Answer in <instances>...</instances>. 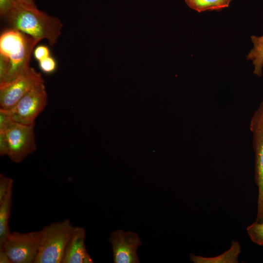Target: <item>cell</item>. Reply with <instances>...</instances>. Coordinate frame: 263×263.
<instances>
[{
	"mask_svg": "<svg viewBox=\"0 0 263 263\" xmlns=\"http://www.w3.org/2000/svg\"><path fill=\"white\" fill-rule=\"evenodd\" d=\"M38 40L10 28L0 36V86L16 78L30 67V61Z\"/></svg>",
	"mask_w": 263,
	"mask_h": 263,
	"instance_id": "1",
	"label": "cell"
},
{
	"mask_svg": "<svg viewBox=\"0 0 263 263\" xmlns=\"http://www.w3.org/2000/svg\"><path fill=\"white\" fill-rule=\"evenodd\" d=\"M4 18L12 28L38 42L46 39L51 46L56 43L63 28L58 18L39 10L37 6L19 2H15Z\"/></svg>",
	"mask_w": 263,
	"mask_h": 263,
	"instance_id": "2",
	"label": "cell"
},
{
	"mask_svg": "<svg viewBox=\"0 0 263 263\" xmlns=\"http://www.w3.org/2000/svg\"><path fill=\"white\" fill-rule=\"evenodd\" d=\"M74 227L67 219L44 226L34 263H61Z\"/></svg>",
	"mask_w": 263,
	"mask_h": 263,
	"instance_id": "3",
	"label": "cell"
},
{
	"mask_svg": "<svg viewBox=\"0 0 263 263\" xmlns=\"http://www.w3.org/2000/svg\"><path fill=\"white\" fill-rule=\"evenodd\" d=\"M43 230L21 233L11 232L0 250L11 263H34L38 254Z\"/></svg>",
	"mask_w": 263,
	"mask_h": 263,
	"instance_id": "4",
	"label": "cell"
},
{
	"mask_svg": "<svg viewBox=\"0 0 263 263\" xmlns=\"http://www.w3.org/2000/svg\"><path fill=\"white\" fill-rule=\"evenodd\" d=\"M34 125L12 121L4 130H2L5 132L7 141V156L12 162L21 163L36 150Z\"/></svg>",
	"mask_w": 263,
	"mask_h": 263,
	"instance_id": "5",
	"label": "cell"
},
{
	"mask_svg": "<svg viewBox=\"0 0 263 263\" xmlns=\"http://www.w3.org/2000/svg\"><path fill=\"white\" fill-rule=\"evenodd\" d=\"M43 82L40 74L30 67L10 82L0 86V109L11 110L22 97Z\"/></svg>",
	"mask_w": 263,
	"mask_h": 263,
	"instance_id": "6",
	"label": "cell"
},
{
	"mask_svg": "<svg viewBox=\"0 0 263 263\" xmlns=\"http://www.w3.org/2000/svg\"><path fill=\"white\" fill-rule=\"evenodd\" d=\"M47 99L43 82L33 89L8 111L13 121L27 125H35L36 119L47 105Z\"/></svg>",
	"mask_w": 263,
	"mask_h": 263,
	"instance_id": "7",
	"label": "cell"
},
{
	"mask_svg": "<svg viewBox=\"0 0 263 263\" xmlns=\"http://www.w3.org/2000/svg\"><path fill=\"white\" fill-rule=\"evenodd\" d=\"M250 129L255 152V180L258 189L257 218L263 217V102L254 114Z\"/></svg>",
	"mask_w": 263,
	"mask_h": 263,
	"instance_id": "8",
	"label": "cell"
},
{
	"mask_svg": "<svg viewBox=\"0 0 263 263\" xmlns=\"http://www.w3.org/2000/svg\"><path fill=\"white\" fill-rule=\"evenodd\" d=\"M109 242L112 244L114 263H139L136 251L141 242L137 234L117 230L110 235Z\"/></svg>",
	"mask_w": 263,
	"mask_h": 263,
	"instance_id": "9",
	"label": "cell"
},
{
	"mask_svg": "<svg viewBox=\"0 0 263 263\" xmlns=\"http://www.w3.org/2000/svg\"><path fill=\"white\" fill-rule=\"evenodd\" d=\"M84 228L74 226L66 246L61 263H93L85 244Z\"/></svg>",
	"mask_w": 263,
	"mask_h": 263,
	"instance_id": "10",
	"label": "cell"
},
{
	"mask_svg": "<svg viewBox=\"0 0 263 263\" xmlns=\"http://www.w3.org/2000/svg\"><path fill=\"white\" fill-rule=\"evenodd\" d=\"M241 252V246L238 241H233L230 248L218 256L205 257L190 254V260L194 263H237Z\"/></svg>",
	"mask_w": 263,
	"mask_h": 263,
	"instance_id": "11",
	"label": "cell"
},
{
	"mask_svg": "<svg viewBox=\"0 0 263 263\" xmlns=\"http://www.w3.org/2000/svg\"><path fill=\"white\" fill-rule=\"evenodd\" d=\"M12 188L8 191L2 201L0 202V248H1L11 233L9 225L12 202Z\"/></svg>",
	"mask_w": 263,
	"mask_h": 263,
	"instance_id": "12",
	"label": "cell"
},
{
	"mask_svg": "<svg viewBox=\"0 0 263 263\" xmlns=\"http://www.w3.org/2000/svg\"><path fill=\"white\" fill-rule=\"evenodd\" d=\"M253 47L248 53L247 59L251 61L254 66L253 73L260 77L263 74V35L250 37Z\"/></svg>",
	"mask_w": 263,
	"mask_h": 263,
	"instance_id": "13",
	"label": "cell"
},
{
	"mask_svg": "<svg viewBox=\"0 0 263 263\" xmlns=\"http://www.w3.org/2000/svg\"><path fill=\"white\" fill-rule=\"evenodd\" d=\"M187 5L198 12L219 10L228 7L231 0H185Z\"/></svg>",
	"mask_w": 263,
	"mask_h": 263,
	"instance_id": "14",
	"label": "cell"
},
{
	"mask_svg": "<svg viewBox=\"0 0 263 263\" xmlns=\"http://www.w3.org/2000/svg\"><path fill=\"white\" fill-rule=\"evenodd\" d=\"M246 230L253 242L263 246V221H255L247 226Z\"/></svg>",
	"mask_w": 263,
	"mask_h": 263,
	"instance_id": "15",
	"label": "cell"
},
{
	"mask_svg": "<svg viewBox=\"0 0 263 263\" xmlns=\"http://www.w3.org/2000/svg\"><path fill=\"white\" fill-rule=\"evenodd\" d=\"M40 70L45 74H51L54 73L57 68L56 59L52 56H49L38 62Z\"/></svg>",
	"mask_w": 263,
	"mask_h": 263,
	"instance_id": "16",
	"label": "cell"
},
{
	"mask_svg": "<svg viewBox=\"0 0 263 263\" xmlns=\"http://www.w3.org/2000/svg\"><path fill=\"white\" fill-rule=\"evenodd\" d=\"M13 180L2 174L0 175V202L2 201L9 189L13 187Z\"/></svg>",
	"mask_w": 263,
	"mask_h": 263,
	"instance_id": "17",
	"label": "cell"
},
{
	"mask_svg": "<svg viewBox=\"0 0 263 263\" xmlns=\"http://www.w3.org/2000/svg\"><path fill=\"white\" fill-rule=\"evenodd\" d=\"M33 56L38 62L50 56L49 48L46 45L38 46L34 49Z\"/></svg>",
	"mask_w": 263,
	"mask_h": 263,
	"instance_id": "18",
	"label": "cell"
},
{
	"mask_svg": "<svg viewBox=\"0 0 263 263\" xmlns=\"http://www.w3.org/2000/svg\"><path fill=\"white\" fill-rule=\"evenodd\" d=\"M15 0H0V15L4 18L13 7Z\"/></svg>",
	"mask_w": 263,
	"mask_h": 263,
	"instance_id": "19",
	"label": "cell"
},
{
	"mask_svg": "<svg viewBox=\"0 0 263 263\" xmlns=\"http://www.w3.org/2000/svg\"><path fill=\"white\" fill-rule=\"evenodd\" d=\"M8 144L5 132L0 131V155L1 156L7 155Z\"/></svg>",
	"mask_w": 263,
	"mask_h": 263,
	"instance_id": "20",
	"label": "cell"
},
{
	"mask_svg": "<svg viewBox=\"0 0 263 263\" xmlns=\"http://www.w3.org/2000/svg\"><path fill=\"white\" fill-rule=\"evenodd\" d=\"M0 263H11L7 255L3 250L0 251Z\"/></svg>",
	"mask_w": 263,
	"mask_h": 263,
	"instance_id": "21",
	"label": "cell"
},
{
	"mask_svg": "<svg viewBox=\"0 0 263 263\" xmlns=\"http://www.w3.org/2000/svg\"><path fill=\"white\" fill-rule=\"evenodd\" d=\"M15 2L36 6L34 0H15Z\"/></svg>",
	"mask_w": 263,
	"mask_h": 263,
	"instance_id": "22",
	"label": "cell"
},
{
	"mask_svg": "<svg viewBox=\"0 0 263 263\" xmlns=\"http://www.w3.org/2000/svg\"></svg>",
	"mask_w": 263,
	"mask_h": 263,
	"instance_id": "23",
	"label": "cell"
},
{
	"mask_svg": "<svg viewBox=\"0 0 263 263\" xmlns=\"http://www.w3.org/2000/svg\"><path fill=\"white\" fill-rule=\"evenodd\" d=\"M262 102H263V101Z\"/></svg>",
	"mask_w": 263,
	"mask_h": 263,
	"instance_id": "24",
	"label": "cell"
},
{
	"mask_svg": "<svg viewBox=\"0 0 263 263\" xmlns=\"http://www.w3.org/2000/svg\"></svg>",
	"mask_w": 263,
	"mask_h": 263,
	"instance_id": "25",
	"label": "cell"
}]
</instances>
